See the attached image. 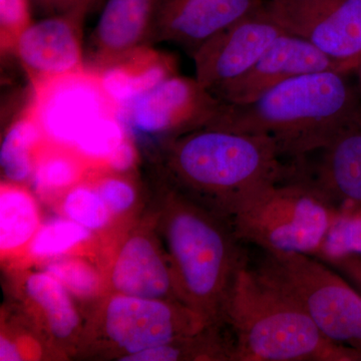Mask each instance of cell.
I'll return each instance as SVG.
<instances>
[{
	"mask_svg": "<svg viewBox=\"0 0 361 361\" xmlns=\"http://www.w3.org/2000/svg\"><path fill=\"white\" fill-rule=\"evenodd\" d=\"M282 159L269 135L207 123L169 140L161 170L169 187L229 221L254 194L290 175Z\"/></svg>",
	"mask_w": 361,
	"mask_h": 361,
	"instance_id": "1",
	"label": "cell"
},
{
	"mask_svg": "<svg viewBox=\"0 0 361 361\" xmlns=\"http://www.w3.org/2000/svg\"><path fill=\"white\" fill-rule=\"evenodd\" d=\"M360 109V96L345 73L318 71L286 80L252 103H223L209 123L269 135L282 158L298 163L322 149Z\"/></svg>",
	"mask_w": 361,
	"mask_h": 361,
	"instance_id": "2",
	"label": "cell"
},
{
	"mask_svg": "<svg viewBox=\"0 0 361 361\" xmlns=\"http://www.w3.org/2000/svg\"><path fill=\"white\" fill-rule=\"evenodd\" d=\"M164 234L183 303L209 325L224 323L240 270L248 263L229 221L170 187Z\"/></svg>",
	"mask_w": 361,
	"mask_h": 361,
	"instance_id": "3",
	"label": "cell"
},
{
	"mask_svg": "<svg viewBox=\"0 0 361 361\" xmlns=\"http://www.w3.org/2000/svg\"><path fill=\"white\" fill-rule=\"evenodd\" d=\"M235 361H361V353L323 336L310 316L248 263L226 306Z\"/></svg>",
	"mask_w": 361,
	"mask_h": 361,
	"instance_id": "4",
	"label": "cell"
},
{
	"mask_svg": "<svg viewBox=\"0 0 361 361\" xmlns=\"http://www.w3.org/2000/svg\"><path fill=\"white\" fill-rule=\"evenodd\" d=\"M337 213L305 180L291 174L251 196L229 222L240 241L267 253L314 256Z\"/></svg>",
	"mask_w": 361,
	"mask_h": 361,
	"instance_id": "5",
	"label": "cell"
},
{
	"mask_svg": "<svg viewBox=\"0 0 361 361\" xmlns=\"http://www.w3.org/2000/svg\"><path fill=\"white\" fill-rule=\"evenodd\" d=\"M329 341L361 353V294L331 266L308 254L267 253L256 266Z\"/></svg>",
	"mask_w": 361,
	"mask_h": 361,
	"instance_id": "6",
	"label": "cell"
},
{
	"mask_svg": "<svg viewBox=\"0 0 361 361\" xmlns=\"http://www.w3.org/2000/svg\"><path fill=\"white\" fill-rule=\"evenodd\" d=\"M222 106L196 78L174 75L118 106V118L128 135L167 137L169 141L206 125Z\"/></svg>",
	"mask_w": 361,
	"mask_h": 361,
	"instance_id": "7",
	"label": "cell"
},
{
	"mask_svg": "<svg viewBox=\"0 0 361 361\" xmlns=\"http://www.w3.org/2000/svg\"><path fill=\"white\" fill-rule=\"evenodd\" d=\"M287 33L307 40L344 73L361 61V0H265Z\"/></svg>",
	"mask_w": 361,
	"mask_h": 361,
	"instance_id": "8",
	"label": "cell"
},
{
	"mask_svg": "<svg viewBox=\"0 0 361 361\" xmlns=\"http://www.w3.org/2000/svg\"><path fill=\"white\" fill-rule=\"evenodd\" d=\"M30 109L45 139L73 148L85 130L118 104L104 90L99 73L85 68L33 87Z\"/></svg>",
	"mask_w": 361,
	"mask_h": 361,
	"instance_id": "9",
	"label": "cell"
},
{
	"mask_svg": "<svg viewBox=\"0 0 361 361\" xmlns=\"http://www.w3.org/2000/svg\"><path fill=\"white\" fill-rule=\"evenodd\" d=\"M209 326L205 318L179 300L118 293L104 311V331L126 355L172 343Z\"/></svg>",
	"mask_w": 361,
	"mask_h": 361,
	"instance_id": "10",
	"label": "cell"
},
{
	"mask_svg": "<svg viewBox=\"0 0 361 361\" xmlns=\"http://www.w3.org/2000/svg\"><path fill=\"white\" fill-rule=\"evenodd\" d=\"M283 33L286 32L268 13L264 2L194 52L195 78L214 96L245 73Z\"/></svg>",
	"mask_w": 361,
	"mask_h": 361,
	"instance_id": "11",
	"label": "cell"
},
{
	"mask_svg": "<svg viewBox=\"0 0 361 361\" xmlns=\"http://www.w3.org/2000/svg\"><path fill=\"white\" fill-rule=\"evenodd\" d=\"M343 68L307 40L283 33L245 73L224 85L214 97L222 103L241 106L256 101L270 90L291 78Z\"/></svg>",
	"mask_w": 361,
	"mask_h": 361,
	"instance_id": "12",
	"label": "cell"
},
{
	"mask_svg": "<svg viewBox=\"0 0 361 361\" xmlns=\"http://www.w3.org/2000/svg\"><path fill=\"white\" fill-rule=\"evenodd\" d=\"M87 7L44 18L20 35L16 52L33 87L85 68L82 23Z\"/></svg>",
	"mask_w": 361,
	"mask_h": 361,
	"instance_id": "13",
	"label": "cell"
},
{
	"mask_svg": "<svg viewBox=\"0 0 361 361\" xmlns=\"http://www.w3.org/2000/svg\"><path fill=\"white\" fill-rule=\"evenodd\" d=\"M312 167L294 163L302 178L337 212L361 209V109L337 130Z\"/></svg>",
	"mask_w": 361,
	"mask_h": 361,
	"instance_id": "14",
	"label": "cell"
},
{
	"mask_svg": "<svg viewBox=\"0 0 361 361\" xmlns=\"http://www.w3.org/2000/svg\"><path fill=\"white\" fill-rule=\"evenodd\" d=\"M265 0H159L149 45L170 42L193 56L197 49L257 11Z\"/></svg>",
	"mask_w": 361,
	"mask_h": 361,
	"instance_id": "15",
	"label": "cell"
},
{
	"mask_svg": "<svg viewBox=\"0 0 361 361\" xmlns=\"http://www.w3.org/2000/svg\"><path fill=\"white\" fill-rule=\"evenodd\" d=\"M159 0H106L92 35L90 65L103 71L149 44Z\"/></svg>",
	"mask_w": 361,
	"mask_h": 361,
	"instance_id": "16",
	"label": "cell"
},
{
	"mask_svg": "<svg viewBox=\"0 0 361 361\" xmlns=\"http://www.w3.org/2000/svg\"><path fill=\"white\" fill-rule=\"evenodd\" d=\"M111 281L125 295L180 301L169 258L146 235L126 241L114 263Z\"/></svg>",
	"mask_w": 361,
	"mask_h": 361,
	"instance_id": "17",
	"label": "cell"
},
{
	"mask_svg": "<svg viewBox=\"0 0 361 361\" xmlns=\"http://www.w3.org/2000/svg\"><path fill=\"white\" fill-rule=\"evenodd\" d=\"M97 73L106 94L118 106L141 97L176 75L172 56L149 44L135 49Z\"/></svg>",
	"mask_w": 361,
	"mask_h": 361,
	"instance_id": "18",
	"label": "cell"
},
{
	"mask_svg": "<svg viewBox=\"0 0 361 361\" xmlns=\"http://www.w3.org/2000/svg\"><path fill=\"white\" fill-rule=\"evenodd\" d=\"M25 291L42 310L47 326L54 338L66 341L77 332L80 317L68 288L47 272H37L26 279Z\"/></svg>",
	"mask_w": 361,
	"mask_h": 361,
	"instance_id": "19",
	"label": "cell"
},
{
	"mask_svg": "<svg viewBox=\"0 0 361 361\" xmlns=\"http://www.w3.org/2000/svg\"><path fill=\"white\" fill-rule=\"evenodd\" d=\"M45 139L44 132L30 106L7 130L0 149V165L7 180L23 182L35 169L39 147Z\"/></svg>",
	"mask_w": 361,
	"mask_h": 361,
	"instance_id": "20",
	"label": "cell"
},
{
	"mask_svg": "<svg viewBox=\"0 0 361 361\" xmlns=\"http://www.w3.org/2000/svg\"><path fill=\"white\" fill-rule=\"evenodd\" d=\"M39 216L32 197L18 188L2 186L0 193V249L2 253L18 250L32 241Z\"/></svg>",
	"mask_w": 361,
	"mask_h": 361,
	"instance_id": "21",
	"label": "cell"
},
{
	"mask_svg": "<svg viewBox=\"0 0 361 361\" xmlns=\"http://www.w3.org/2000/svg\"><path fill=\"white\" fill-rule=\"evenodd\" d=\"M361 255V209L336 214L314 257L325 263Z\"/></svg>",
	"mask_w": 361,
	"mask_h": 361,
	"instance_id": "22",
	"label": "cell"
},
{
	"mask_svg": "<svg viewBox=\"0 0 361 361\" xmlns=\"http://www.w3.org/2000/svg\"><path fill=\"white\" fill-rule=\"evenodd\" d=\"M90 235L89 229L73 220H51L37 229L30 242V252L37 257L61 255L89 238Z\"/></svg>",
	"mask_w": 361,
	"mask_h": 361,
	"instance_id": "23",
	"label": "cell"
},
{
	"mask_svg": "<svg viewBox=\"0 0 361 361\" xmlns=\"http://www.w3.org/2000/svg\"><path fill=\"white\" fill-rule=\"evenodd\" d=\"M56 144V142H54ZM42 149L39 158L35 159V180L40 189H63L73 185L82 174V165L77 157L61 149Z\"/></svg>",
	"mask_w": 361,
	"mask_h": 361,
	"instance_id": "24",
	"label": "cell"
},
{
	"mask_svg": "<svg viewBox=\"0 0 361 361\" xmlns=\"http://www.w3.org/2000/svg\"><path fill=\"white\" fill-rule=\"evenodd\" d=\"M127 137L118 113L111 114L99 118L85 130L73 149L85 159L106 161Z\"/></svg>",
	"mask_w": 361,
	"mask_h": 361,
	"instance_id": "25",
	"label": "cell"
},
{
	"mask_svg": "<svg viewBox=\"0 0 361 361\" xmlns=\"http://www.w3.org/2000/svg\"><path fill=\"white\" fill-rule=\"evenodd\" d=\"M63 210L68 219L89 230L103 228L110 219V211L97 191L78 187L66 195Z\"/></svg>",
	"mask_w": 361,
	"mask_h": 361,
	"instance_id": "26",
	"label": "cell"
},
{
	"mask_svg": "<svg viewBox=\"0 0 361 361\" xmlns=\"http://www.w3.org/2000/svg\"><path fill=\"white\" fill-rule=\"evenodd\" d=\"M47 271L58 278L68 290L78 295H92L99 287V278L96 272L80 261H56L51 263Z\"/></svg>",
	"mask_w": 361,
	"mask_h": 361,
	"instance_id": "27",
	"label": "cell"
},
{
	"mask_svg": "<svg viewBox=\"0 0 361 361\" xmlns=\"http://www.w3.org/2000/svg\"><path fill=\"white\" fill-rule=\"evenodd\" d=\"M32 25L28 0H0V42L4 51L14 49L26 28Z\"/></svg>",
	"mask_w": 361,
	"mask_h": 361,
	"instance_id": "28",
	"label": "cell"
},
{
	"mask_svg": "<svg viewBox=\"0 0 361 361\" xmlns=\"http://www.w3.org/2000/svg\"><path fill=\"white\" fill-rule=\"evenodd\" d=\"M96 191L111 213L125 212L135 200L134 188L120 178H104L97 185Z\"/></svg>",
	"mask_w": 361,
	"mask_h": 361,
	"instance_id": "29",
	"label": "cell"
},
{
	"mask_svg": "<svg viewBox=\"0 0 361 361\" xmlns=\"http://www.w3.org/2000/svg\"><path fill=\"white\" fill-rule=\"evenodd\" d=\"M135 158L137 154L134 146L128 137H126L122 144L106 159V163L116 172H126L135 165Z\"/></svg>",
	"mask_w": 361,
	"mask_h": 361,
	"instance_id": "30",
	"label": "cell"
},
{
	"mask_svg": "<svg viewBox=\"0 0 361 361\" xmlns=\"http://www.w3.org/2000/svg\"><path fill=\"white\" fill-rule=\"evenodd\" d=\"M355 285L361 294V255H349L326 263Z\"/></svg>",
	"mask_w": 361,
	"mask_h": 361,
	"instance_id": "31",
	"label": "cell"
},
{
	"mask_svg": "<svg viewBox=\"0 0 361 361\" xmlns=\"http://www.w3.org/2000/svg\"><path fill=\"white\" fill-rule=\"evenodd\" d=\"M45 6L56 9L59 13H70L80 7H89L92 0H42Z\"/></svg>",
	"mask_w": 361,
	"mask_h": 361,
	"instance_id": "32",
	"label": "cell"
},
{
	"mask_svg": "<svg viewBox=\"0 0 361 361\" xmlns=\"http://www.w3.org/2000/svg\"><path fill=\"white\" fill-rule=\"evenodd\" d=\"M23 357L18 346L11 339L2 334L0 338V360L18 361L23 360Z\"/></svg>",
	"mask_w": 361,
	"mask_h": 361,
	"instance_id": "33",
	"label": "cell"
},
{
	"mask_svg": "<svg viewBox=\"0 0 361 361\" xmlns=\"http://www.w3.org/2000/svg\"><path fill=\"white\" fill-rule=\"evenodd\" d=\"M355 71H357L358 78H360V82L361 85V61H360V66H357V68H356Z\"/></svg>",
	"mask_w": 361,
	"mask_h": 361,
	"instance_id": "34",
	"label": "cell"
}]
</instances>
